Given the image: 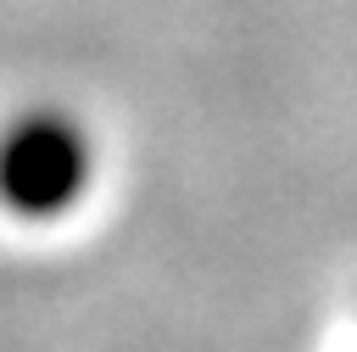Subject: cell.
<instances>
[{"label":"cell","mask_w":357,"mask_h":352,"mask_svg":"<svg viewBox=\"0 0 357 352\" xmlns=\"http://www.w3.org/2000/svg\"><path fill=\"white\" fill-rule=\"evenodd\" d=\"M89 173V145L61 117H28L0 145V196L22 212H61Z\"/></svg>","instance_id":"1"}]
</instances>
